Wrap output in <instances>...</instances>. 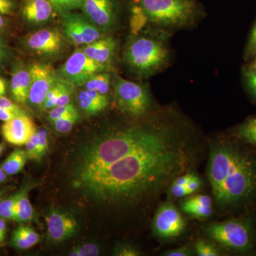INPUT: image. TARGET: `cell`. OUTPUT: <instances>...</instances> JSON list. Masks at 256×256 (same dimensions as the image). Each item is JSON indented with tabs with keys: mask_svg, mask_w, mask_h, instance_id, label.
I'll list each match as a JSON object with an SVG mask.
<instances>
[{
	"mask_svg": "<svg viewBox=\"0 0 256 256\" xmlns=\"http://www.w3.org/2000/svg\"><path fill=\"white\" fill-rule=\"evenodd\" d=\"M201 144L188 126L159 112L142 122L118 124L82 146L74 168V188L112 210L150 204L174 180L192 171Z\"/></svg>",
	"mask_w": 256,
	"mask_h": 256,
	"instance_id": "cell-1",
	"label": "cell"
},
{
	"mask_svg": "<svg viewBox=\"0 0 256 256\" xmlns=\"http://www.w3.org/2000/svg\"><path fill=\"white\" fill-rule=\"evenodd\" d=\"M207 178L222 212H232L256 200V160L246 150L228 140L210 144Z\"/></svg>",
	"mask_w": 256,
	"mask_h": 256,
	"instance_id": "cell-2",
	"label": "cell"
},
{
	"mask_svg": "<svg viewBox=\"0 0 256 256\" xmlns=\"http://www.w3.org/2000/svg\"><path fill=\"white\" fill-rule=\"evenodd\" d=\"M169 56V50L162 42L146 36L131 40L124 54L128 68L141 78L150 76L164 68Z\"/></svg>",
	"mask_w": 256,
	"mask_h": 256,
	"instance_id": "cell-3",
	"label": "cell"
},
{
	"mask_svg": "<svg viewBox=\"0 0 256 256\" xmlns=\"http://www.w3.org/2000/svg\"><path fill=\"white\" fill-rule=\"evenodd\" d=\"M202 232L224 250L235 254H246L255 244L254 225L248 217L212 222Z\"/></svg>",
	"mask_w": 256,
	"mask_h": 256,
	"instance_id": "cell-4",
	"label": "cell"
},
{
	"mask_svg": "<svg viewBox=\"0 0 256 256\" xmlns=\"http://www.w3.org/2000/svg\"><path fill=\"white\" fill-rule=\"evenodd\" d=\"M139 6L146 20L164 28L188 24L196 8L194 0H140Z\"/></svg>",
	"mask_w": 256,
	"mask_h": 256,
	"instance_id": "cell-5",
	"label": "cell"
},
{
	"mask_svg": "<svg viewBox=\"0 0 256 256\" xmlns=\"http://www.w3.org/2000/svg\"><path fill=\"white\" fill-rule=\"evenodd\" d=\"M114 97L120 110L134 118L146 116L151 108V98L146 86L116 76Z\"/></svg>",
	"mask_w": 256,
	"mask_h": 256,
	"instance_id": "cell-6",
	"label": "cell"
},
{
	"mask_svg": "<svg viewBox=\"0 0 256 256\" xmlns=\"http://www.w3.org/2000/svg\"><path fill=\"white\" fill-rule=\"evenodd\" d=\"M108 68L107 65L89 58L80 48L76 50L56 70V75L62 82L74 87L82 86L92 75L105 72Z\"/></svg>",
	"mask_w": 256,
	"mask_h": 256,
	"instance_id": "cell-7",
	"label": "cell"
},
{
	"mask_svg": "<svg viewBox=\"0 0 256 256\" xmlns=\"http://www.w3.org/2000/svg\"><path fill=\"white\" fill-rule=\"evenodd\" d=\"M186 220L168 194L166 201L160 205L154 214L152 222L153 235L164 240L176 238L186 232Z\"/></svg>",
	"mask_w": 256,
	"mask_h": 256,
	"instance_id": "cell-8",
	"label": "cell"
},
{
	"mask_svg": "<svg viewBox=\"0 0 256 256\" xmlns=\"http://www.w3.org/2000/svg\"><path fill=\"white\" fill-rule=\"evenodd\" d=\"M64 35L77 46L87 45L102 38L104 31L84 14L62 13Z\"/></svg>",
	"mask_w": 256,
	"mask_h": 256,
	"instance_id": "cell-9",
	"label": "cell"
},
{
	"mask_svg": "<svg viewBox=\"0 0 256 256\" xmlns=\"http://www.w3.org/2000/svg\"><path fill=\"white\" fill-rule=\"evenodd\" d=\"M30 69L31 85L26 104L42 110L47 94L58 80L56 72L50 64L42 63H34Z\"/></svg>",
	"mask_w": 256,
	"mask_h": 256,
	"instance_id": "cell-10",
	"label": "cell"
},
{
	"mask_svg": "<svg viewBox=\"0 0 256 256\" xmlns=\"http://www.w3.org/2000/svg\"><path fill=\"white\" fill-rule=\"evenodd\" d=\"M63 34L53 28H45L30 34L24 40V44L32 52L45 56H56L65 47Z\"/></svg>",
	"mask_w": 256,
	"mask_h": 256,
	"instance_id": "cell-11",
	"label": "cell"
},
{
	"mask_svg": "<svg viewBox=\"0 0 256 256\" xmlns=\"http://www.w3.org/2000/svg\"><path fill=\"white\" fill-rule=\"evenodd\" d=\"M46 220L48 239L54 244H60L72 238L79 230L76 218L72 214L64 210H50Z\"/></svg>",
	"mask_w": 256,
	"mask_h": 256,
	"instance_id": "cell-12",
	"label": "cell"
},
{
	"mask_svg": "<svg viewBox=\"0 0 256 256\" xmlns=\"http://www.w3.org/2000/svg\"><path fill=\"white\" fill-rule=\"evenodd\" d=\"M84 14L104 32L116 26L118 10L114 0H82Z\"/></svg>",
	"mask_w": 256,
	"mask_h": 256,
	"instance_id": "cell-13",
	"label": "cell"
},
{
	"mask_svg": "<svg viewBox=\"0 0 256 256\" xmlns=\"http://www.w3.org/2000/svg\"><path fill=\"white\" fill-rule=\"evenodd\" d=\"M36 131V124L26 114L4 122L1 128L5 140L16 146H25Z\"/></svg>",
	"mask_w": 256,
	"mask_h": 256,
	"instance_id": "cell-14",
	"label": "cell"
},
{
	"mask_svg": "<svg viewBox=\"0 0 256 256\" xmlns=\"http://www.w3.org/2000/svg\"><path fill=\"white\" fill-rule=\"evenodd\" d=\"M31 85V74L30 67L24 64H14L10 82V94L14 102L20 104L28 102V92Z\"/></svg>",
	"mask_w": 256,
	"mask_h": 256,
	"instance_id": "cell-15",
	"label": "cell"
},
{
	"mask_svg": "<svg viewBox=\"0 0 256 256\" xmlns=\"http://www.w3.org/2000/svg\"><path fill=\"white\" fill-rule=\"evenodd\" d=\"M180 208L186 215L198 220H207L214 213L213 201L208 195L196 194L188 196L181 202Z\"/></svg>",
	"mask_w": 256,
	"mask_h": 256,
	"instance_id": "cell-16",
	"label": "cell"
},
{
	"mask_svg": "<svg viewBox=\"0 0 256 256\" xmlns=\"http://www.w3.org/2000/svg\"><path fill=\"white\" fill-rule=\"evenodd\" d=\"M116 50L117 42L110 36L99 38L82 48V52L89 58L107 66L114 58Z\"/></svg>",
	"mask_w": 256,
	"mask_h": 256,
	"instance_id": "cell-17",
	"label": "cell"
},
{
	"mask_svg": "<svg viewBox=\"0 0 256 256\" xmlns=\"http://www.w3.org/2000/svg\"><path fill=\"white\" fill-rule=\"evenodd\" d=\"M54 10L48 0H26L23 6L22 15L28 23L42 24L50 21Z\"/></svg>",
	"mask_w": 256,
	"mask_h": 256,
	"instance_id": "cell-18",
	"label": "cell"
},
{
	"mask_svg": "<svg viewBox=\"0 0 256 256\" xmlns=\"http://www.w3.org/2000/svg\"><path fill=\"white\" fill-rule=\"evenodd\" d=\"M78 100L80 109L88 116H95L105 110L109 104V98L90 89H84L79 92Z\"/></svg>",
	"mask_w": 256,
	"mask_h": 256,
	"instance_id": "cell-19",
	"label": "cell"
},
{
	"mask_svg": "<svg viewBox=\"0 0 256 256\" xmlns=\"http://www.w3.org/2000/svg\"><path fill=\"white\" fill-rule=\"evenodd\" d=\"M40 236L28 226H20L12 235L10 245L18 250H26L38 244Z\"/></svg>",
	"mask_w": 256,
	"mask_h": 256,
	"instance_id": "cell-20",
	"label": "cell"
},
{
	"mask_svg": "<svg viewBox=\"0 0 256 256\" xmlns=\"http://www.w3.org/2000/svg\"><path fill=\"white\" fill-rule=\"evenodd\" d=\"M28 188L20 190V195L15 207L14 216L13 220L20 223L31 222L34 216L33 207L28 200Z\"/></svg>",
	"mask_w": 256,
	"mask_h": 256,
	"instance_id": "cell-21",
	"label": "cell"
},
{
	"mask_svg": "<svg viewBox=\"0 0 256 256\" xmlns=\"http://www.w3.org/2000/svg\"><path fill=\"white\" fill-rule=\"evenodd\" d=\"M28 159L26 151L16 148L4 160L2 168L8 175L18 174L22 171Z\"/></svg>",
	"mask_w": 256,
	"mask_h": 256,
	"instance_id": "cell-22",
	"label": "cell"
},
{
	"mask_svg": "<svg viewBox=\"0 0 256 256\" xmlns=\"http://www.w3.org/2000/svg\"><path fill=\"white\" fill-rule=\"evenodd\" d=\"M110 74L104 72L92 75L82 86L86 89L96 90L101 94L107 95L110 90Z\"/></svg>",
	"mask_w": 256,
	"mask_h": 256,
	"instance_id": "cell-23",
	"label": "cell"
},
{
	"mask_svg": "<svg viewBox=\"0 0 256 256\" xmlns=\"http://www.w3.org/2000/svg\"><path fill=\"white\" fill-rule=\"evenodd\" d=\"M237 137L256 146V117L248 120L236 129Z\"/></svg>",
	"mask_w": 256,
	"mask_h": 256,
	"instance_id": "cell-24",
	"label": "cell"
},
{
	"mask_svg": "<svg viewBox=\"0 0 256 256\" xmlns=\"http://www.w3.org/2000/svg\"><path fill=\"white\" fill-rule=\"evenodd\" d=\"M195 254L198 256H220L222 254L220 249L216 244L210 242V240L205 239L198 238L195 242Z\"/></svg>",
	"mask_w": 256,
	"mask_h": 256,
	"instance_id": "cell-25",
	"label": "cell"
},
{
	"mask_svg": "<svg viewBox=\"0 0 256 256\" xmlns=\"http://www.w3.org/2000/svg\"><path fill=\"white\" fill-rule=\"evenodd\" d=\"M20 191L0 202V217L4 220H13L15 207L20 197Z\"/></svg>",
	"mask_w": 256,
	"mask_h": 256,
	"instance_id": "cell-26",
	"label": "cell"
},
{
	"mask_svg": "<svg viewBox=\"0 0 256 256\" xmlns=\"http://www.w3.org/2000/svg\"><path fill=\"white\" fill-rule=\"evenodd\" d=\"M78 119L79 114L77 112L56 120L52 124L57 132L65 134L72 131L74 126L78 122Z\"/></svg>",
	"mask_w": 256,
	"mask_h": 256,
	"instance_id": "cell-27",
	"label": "cell"
},
{
	"mask_svg": "<svg viewBox=\"0 0 256 256\" xmlns=\"http://www.w3.org/2000/svg\"><path fill=\"white\" fill-rule=\"evenodd\" d=\"M54 8L60 13L67 12L72 10L82 9V0H48Z\"/></svg>",
	"mask_w": 256,
	"mask_h": 256,
	"instance_id": "cell-28",
	"label": "cell"
},
{
	"mask_svg": "<svg viewBox=\"0 0 256 256\" xmlns=\"http://www.w3.org/2000/svg\"><path fill=\"white\" fill-rule=\"evenodd\" d=\"M77 109L73 104H69L68 105L56 106L48 112V120L50 122H53L56 120L65 117L68 114L77 112Z\"/></svg>",
	"mask_w": 256,
	"mask_h": 256,
	"instance_id": "cell-29",
	"label": "cell"
},
{
	"mask_svg": "<svg viewBox=\"0 0 256 256\" xmlns=\"http://www.w3.org/2000/svg\"><path fill=\"white\" fill-rule=\"evenodd\" d=\"M63 82L58 80L50 89V92L47 94L46 100L44 104L42 110H48V109L52 110V108L56 107V102L57 98H58L62 87H63Z\"/></svg>",
	"mask_w": 256,
	"mask_h": 256,
	"instance_id": "cell-30",
	"label": "cell"
},
{
	"mask_svg": "<svg viewBox=\"0 0 256 256\" xmlns=\"http://www.w3.org/2000/svg\"><path fill=\"white\" fill-rule=\"evenodd\" d=\"M100 250L96 244H86L74 248L73 250L69 252L70 256H98Z\"/></svg>",
	"mask_w": 256,
	"mask_h": 256,
	"instance_id": "cell-31",
	"label": "cell"
},
{
	"mask_svg": "<svg viewBox=\"0 0 256 256\" xmlns=\"http://www.w3.org/2000/svg\"><path fill=\"white\" fill-rule=\"evenodd\" d=\"M38 132V150H37V161H40L48 151V132L45 128H41Z\"/></svg>",
	"mask_w": 256,
	"mask_h": 256,
	"instance_id": "cell-32",
	"label": "cell"
},
{
	"mask_svg": "<svg viewBox=\"0 0 256 256\" xmlns=\"http://www.w3.org/2000/svg\"><path fill=\"white\" fill-rule=\"evenodd\" d=\"M74 88L75 87L74 86L64 82L63 87L56 102V106H65L70 104V97L74 92Z\"/></svg>",
	"mask_w": 256,
	"mask_h": 256,
	"instance_id": "cell-33",
	"label": "cell"
},
{
	"mask_svg": "<svg viewBox=\"0 0 256 256\" xmlns=\"http://www.w3.org/2000/svg\"><path fill=\"white\" fill-rule=\"evenodd\" d=\"M195 254L194 248L191 244H186L176 248L166 250L163 252L162 256H192Z\"/></svg>",
	"mask_w": 256,
	"mask_h": 256,
	"instance_id": "cell-34",
	"label": "cell"
},
{
	"mask_svg": "<svg viewBox=\"0 0 256 256\" xmlns=\"http://www.w3.org/2000/svg\"><path fill=\"white\" fill-rule=\"evenodd\" d=\"M114 256H140V252L137 248L130 244H120L114 248Z\"/></svg>",
	"mask_w": 256,
	"mask_h": 256,
	"instance_id": "cell-35",
	"label": "cell"
},
{
	"mask_svg": "<svg viewBox=\"0 0 256 256\" xmlns=\"http://www.w3.org/2000/svg\"><path fill=\"white\" fill-rule=\"evenodd\" d=\"M26 152L28 159L37 160V150L38 146V132L36 131L30 138L26 144Z\"/></svg>",
	"mask_w": 256,
	"mask_h": 256,
	"instance_id": "cell-36",
	"label": "cell"
},
{
	"mask_svg": "<svg viewBox=\"0 0 256 256\" xmlns=\"http://www.w3.org/2000/svg\"><path fill=\"white\" fill-rule=\"evenodd\" d=\"M245 77L248 87L256 98V73L252 68L246 69Z\"/></svg>",
	"mask_w": 256,
	"mask_h": 256,
	"instance_id": "cell-37",
	"label": "cell"
},
{
	"mask_svg": "<svg viewBox=\"0 0 256 256\" xmlns=\"http://www.w3.org/2000/svg\"><path fill=\"white\" fill-rule=\"evenodd\" d=\"M0 108H2L8 109V110L18 111V112H24L16 104V102H13L12 100L2 96L0 97Z\"/></svg>",
	"mask_w": 256,
	"mask_h": 256,
	"instance_id": "cell-38",
	"label": "cell"
},
{
	"mask_svg": "<svg viewBox=\"0 0 256 256\" xmlns=\"http://www.w3.org/2000/svg\"><path fill=\"white\" fill-rule=\"evenodd\" d=\"M16 5L13 0H0V14L10 15L14 12Z\"/></svg>",
	"mask_w": 256,
	"mask_h": 256,
	"instance_id": "cell-39",
	"label": "cell"
},
{
	"mask_svg": "<svg viewBox=\"0 0 256 256\" xmlns=\"http://www.w3.org/2000/svg\"><path fill=\"white\" fill-rule=\"evenodd\" d=\"M169 191L172 196L174 198H182V197L188 196L186 186H182V185L172 184Z\"/></svg>",
	"mask_w": 256,
	"mask_h": 256,
	"instance_id": "cell-40",
	"label": "cell"
},
{
	"mask_svg": "<svg viewBox=\"0 0 256 256\" xmlns=\"http://www.w3.org/2000/svg\"><path fill=\"white\" fill-rule=\"evenodd\" d=\"M24 114H26V112H18V111L10 110L0 108V120L3 121V122H6V121H9L10 120Z\"/></svg>",
	"mask_w": 256,
	"mask_h": 256,
	"instance_id": "cell-41",
	"label": "cell"
},
{
	"mask_svg": "<svg viewBox=\"0 0 256 256\" xmlns=\"http://www.w3.org/2000/svg\"><path fill=\"white\" fill-rule=\"evenodd\" d=\"M202 180L196 175L190 182H188L186 185V191H188V196L196 193V192H198L202 188Z\"/></svg>",
	"mask_w": 256,
	"mask_h": 256,
	"instance_id": "cell-42",
	"label": "cell"
},
{
	"mask_svg": "<svg viewBox=\"0 0 256 256\" xmlns=\"http://www.w3.org/2000/svg\"><path fill=\"white\" fill-rule=\"evenodd\" d=\"M196 175L194 173L193 171L188 172L185 173V174L180 175L178 178H176L173 182L172 184H174L182 185V186H186L188 182L192 181Z\"/></svg>",
	"mask_w": 256,
	"mask_h": 256,
	"instance_id": "cell-43",
	"label": "cell"
},
{
	"mask_svg": "<svg viewBox=\"0 0 256 256\" xmlns=\"http://www.w3.org/2000/svg\"><path fill=\"white\" fill-rule=\"evenodd\" d=\"M10 50L4 40L0 37V64L4 63L9 58Z\"/></svg>",
	"mask_w": 256,
	"mask_h": 256,
	"instance_id": "cell-44",
	"label": "cell"
},
{
	"mask_svg": "<svg viewBox=\"0 0 256 256\" xmlns=\"http://www.w3.org/2000/svg\"><path fill=\"white\" fill-rule=\"evenodd\" d=\"M247 54L249 55L256 54V34H252L248 46Z\"/></svg>",
	"mask_w": 256,
	"mask_h": 256,
	"instance_id": "cell-45",
	"label": "cell"
},
{
	"mask_svg": "<svg viewBox=\"0 0 256 256\" xmlns=\"http://www.w3.org/2000/svg\"><path fill=\"white\" fill-rule=\"evenodd\" d=\"M6 234V224L4 218L0 217V242L2 244L4 242Z\"/></svg>",
	"mask_w": 256,
	"mask_h": 256,
	"instance_id": "cell-46",
	"label": "cell"
},
{
	"mask_svg": "<svg viewBox=\"0 0 256 256\" xmlns=\"http://www.w3.org/2000/svg\"><path fill=\"white\" fill-rule=\"evenodd\" d=\"M6 90V84L4 79L0 77V97L4 96Z\"/></svg>",
	"mask_w": 256,
	"mask_h": 256,
	"instance_id": "cell-47",
	"label": "cell"
},
{
	"mask_svg": "<svg viewBox=\"0 0 256 256\" xmlns=\"http://www.w3.org/2000/svg\"><path fill=\"white\" fill-rule=\"evenodd\" d=\"M6 26V20L4 18V15L0 14V32L4 30Z\"/></svg>",
	"mask_w": 256,
	"mask_h": 256,
	"instance_id": "cell-48",
	"label": "cell"
},
{
	"mask_svg": "<svg viewBox=\"0 0 256 256\" xmlns=\"http://www.w3.org/2000/svg\"><path fill=\"white\" fill-rule=\"evenodd\" d=\"M8 180V174L4 172L2 166H0V183L4 182Z\"/></svg>",
	"mask_w": 256,
	"mask_h": 256,
	"instance_id": "cell-49",
	"label": "cell"
},
{
	"mask_svg": "<svg viewBox=\"0 0 256 256\" xmlns=\"http://www.w3.org/2000/svg\"><path fill=\"white\" fill-rule=\"evenodd\" d=\"M4 144H3V143H1L0 144V156H1L2 153L3 152V151H4Z\"/></svg>",
	"mask_w": 256,
	"mask_h": 256,
	"instance_id": "cell-50",
	"label": "cell"
},
{
	"mask_svg": "<svg viewBox=\"0 0 256 256\" xmlns=\"http://www.w3.org/2000/svg\"><path fill=\"white\" fill-rule=\"evenodd\" d=\"M252 69H254V72H255L256 73V60H255V62H254V68H252Z\"/></svg>",
	"mask_w": 256,
	"mask_h": 256,
	"instance_id": "cell-51",
	"label": "cell"
},
{
	"mask_svg": "<svg viewBox=\"0 0 256 256\" xmlns=\"http://www.w3.org/2000/svg\"><path fill=\"white\" fill-rule=\"evenodd\" d=\"M252 34H256V25L254 26V28H252Z\"/></svg>",
	"mask_w": 256,
	"mask_h": 256,
	"instance_id": "cell-52",
	"label": "cell"
},
{
	"mask_svg": "<svg viewBox=\"0 0 256 256\" xmlns=\"http://www.w3.org/2000/svg\"><path fill=\"white\" fill-rule=\"evenodd\" d=\"M2 196V192L0 191V201H1Z\"/></svg>",
	"mask_w": 256,
	"mask_h": 256,
	"instance_id": "cell-53",
	"label": "cell"
},
{
	"mask_svg": "<svg viewBox=\"0 0 256 256\" xmlns=\"http://www.w3.org/2000/svg\"><path fill=\"white\" fill-rule=\"evenodd\" d=\"M0 245H1V242H0Z\"/></svg>",
	"mask_w": 256,
	"mask_h": 256,
	"instance_id": "cell-54",
	"label": "cell"
}]
</instances>
